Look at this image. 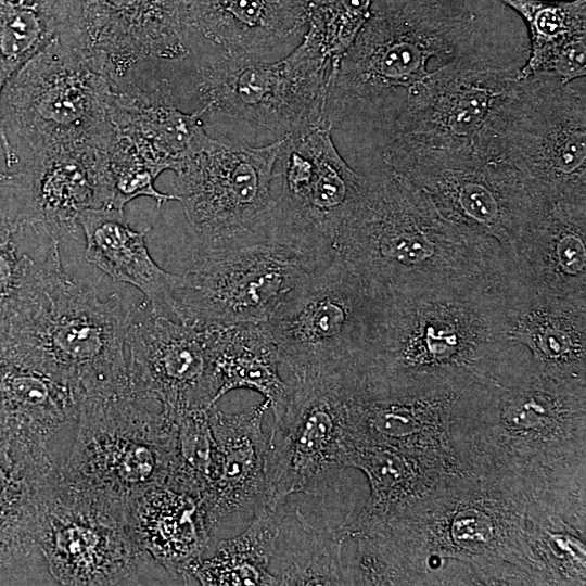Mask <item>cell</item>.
<instances>
[{
    "instance_id": "7402d4cb",
    "label": "cell",
    "mask_w": 586,
    "mask_h": 586,
    "mask_svg": "<svg viewBox=\"0 0 586 586\" xmlns=\"http://www.w3.org/2000/svg\"><path fill=\"white\" fill-rule=\"evenodd\" d=\"M82 397L0 346V446L61 470L74 443Z\"/></svg>"
},
{
    "instance_id": "8992f818",
    "label": "cell",
    "mask_w": 586,
    "mask_h": 586,
    "mask_svg": "<svg viewBox=\"0 0 586 586\" xmlns=\"http://www.w3.org/2000/svg\"><path fill=\"white\" fill-rule=\"evenodd\" d=\"M475 29L474 14L441 0L372 10L332 72L324 107L332 131L357 123L386 130L404 99L433 71L430 64L470 52Z\"/></svg>"
},
{
    "instance_id": "f6af8a7d",
    "label": "cell",
    "mask_w": 586,
    "mask_h": 586,
    "mask_svg": "<svg viewBox=\"0 0 586 586\" xmlns=\"http://www.w3.org/2000/svg\"><path fill=\"white\" fill-rule=\"evenodd\" d=\"M10 178H11V173L0 170V186L2 183L8 182L10 180Z\"/></svg>"
},
{
    "instance_id": "9a60e30c",
    "label": "cell",
    "mask_w": 586,
    "mask_h": 586,
    "mask_svg": "<svg viewBox=\"0 0 586 586\" xmlns=\"http://www.w3.org/2000/svg\"><path fill=\"white\" fill-rule=\"evenodd\" d=\"M518 71L471 51L433 69L402 102L386 128L383 151L481 152Z\"/></svg>"
},
{
    "instance_id": "277c9868",
    "label": "cell",
    "mask_w": 586,
    "mask_h": 586,
    "mask_svg": "<svg viewBox=\"0 0 586 586\" xmlns=\"http://www.w3.org/2000/svg\"><path fill=\"white\" fill-rule=\"evenodd\" d=\"M333 62L304 40L270 62L188 51L176 60L141 65L140 92L181 111L198 112L207 127L233 130L234 141L267 136L278 141L327 122L324 107Z\"/></svg>"
},
{
    "instance_id": "8fae6325",
    "label": "cell",
    "mask_w": 586,
    "mask_h": 586,
    "mask_svg": "<svg viewBox=\"0 0 586 586\" xmlns=\"http://www.w3.org/2000/svg\"><path fill=\"white\" fill-rule=\"evenodd\" d=\"M332 255L276 226L262 239L193 246L176 294L179 320L202 326L266 321Z\"/></svg>"
},
{
    "instance_id": "cb8c5ba5",
    "label": "cell",
    "mask_w": 586,
    "mask_h": 586,
    "mask_svg": "<svg viewBox=\"0 0 586 586\" xmlns=\"http://www.w3.org/2000/svg\"><path fill=\"white\" fill-rule=\"evenodd\" d=\"M268 409L264 400L233 413L221 411L217 404L208 409L216 471L201 502L212 545L230 518L249 515L252 520L265 505L268 435L263 430V417Z\"/></svg>"
},
{
    "instance_id": "f35d334b",
    "label": "cell",
    "mask_w": 586,
    "mask_h": 586,
    "mask_svg": "<svg viewBox=\"0 0 586 586\" xmlns=\"http://www.w3.org/2000/svg\"><path fill=\"white\" fill-rule=\"evenodd\" d=\"M527 25L530 54L518 78L545 72L571 41L586 37V0H498Z\"/></svg>"
},
{
    "instance_id": "ffe728a7",
    "label": "cell",
    "mask_w": 586,
    "mask_h": 586,
    "mask_svg": "<svg viewBox=\"0 0 586 586\" xmlns=\"http://www.w3.org/2000/svg\"><path fill=\"white\" fill-rule=\"evenodd\" d=\"M126 357L131 388L179 416L217 404L208 326L130 308Z\"/></svg>"
},
{
    "instance_id": "d4e9b609",
    "label": "cell",
    "mask_w": 586,
    "mask_h": 586,
    "mask_svg": "<svg viewBox=\"0 0 586 586\" xmlns=\"http://www.w3.org/2000/svg\"><path fill=\"white\" fill-rule=\"evenodd\" d=\"M505 304L508 339L524 346L538 369L557 379L586 381V296L537 290L513 268Z\"/></svg>"
},
{
    "instance_id": "484cf974",
    "label": "cell",
    "mask_w": 586,
    "mask_h": 586,
    "mask_svg": "<svg viewBox=\"0 0 586 586\" xmlns=\"http://www.w3.org/2000/svg\"><path fill=\"white\" fill-rule=\"evenodd\" d=\"M106 144L56 146L18 163L16 188L60 242L80 229V213L107 205Z\"/></svg>"
},
{
    "instance_id": "f546056e",
    "label": "cell",
    "mask_w": 586,
    "mask_h": 586,
    "mask_svg": "<svg viewBox=\"0 0 586 586\" xmlns=\"http://www.w3.org/2000/svg\"><path fill=\"white\" fill-rule=\"evenodd\" d=\"M78 225L89 264L114 281L137 288L155 315L180 321L176 294L181 275L164 270L150 255L145 237L151 228L137 231L124 211L106 206L84 211Z\"/></svg>"
},
{
    "instance_id": "e0dca14e",
    "label": "cell",
    "mask_w": 586,
    "mask_h": 586,
    "mask_svg": "<svg viewBox=\"0 0 586 586\" xmlns=\"http://www.w3.org/2000/svg\"><path fill=\"white\" fill-rule=\"evenodd\" d=\"M349 371L294 381L283 415L268 435L266 501L272 509L295 494L320 497L340 485L347 440Z\"/></svg>"
},
{
    "instance_id": "603a6c76",
    "label": "cell",
    "mask_w": 586,
    "mask_h": 586,
    "mask_svg": "<svg viewBox=\"0 0 586 586\" xmlns=\"http://www.w3.org/2000/svg\"><path fill=\"white\" fill-rule=\"evenodd\" d=\"M188 51L270 62L289 54L307 25V0H178Z\"/></svg>"
},
{
    "instance_id": "ac0fdd59",
    "label": "cell",
    "mask_w": 586,
    "mask_h": 586,
    "mask_svg": "<svg viewBox=\"0 0 586 586\" xmlns=\"http://www.w3.org/2000/svg\"><path fill=\"white\" fill-rule=\"evenodd\" d=\"M58 38L115 84L136 66L188 53L178 0H58Z\"/></svg>"
},
{
    "instance_id": "5b68a950",
    "label": "cell",
    "mask_w": 586,
    "mask_h": 586,
    "mask_svg": "<svg viewBox=\"0 0 586 586\" xmlns=\"http://www.w3.org/2000/svg\"><path fill=\"white\" fill-rule=\"evenodd\" d=\"M528 498L471 474H451L374 534L397 551L419 585H539L528 548ZM365 535V534H364Z\"/></svg>"
},
{
    "instance_id": "8d00e7d4",
    "label": "cell",
    "mask_w": 586,
    "mask_h": 586,
    "mask_svg": "<svg viewBox=\"0 0 586 586\" xmlns=\"http://www.w3.org/2000/svg\"><path fill=\"white\" fill-rule=\"evenodd\" d=\"M527 540L542 586L586 584V534L557 512L531 504Z\"/></svg>"
},
{
    "instance_id": "74e56055",
    "label": "cell",
    "mask_w": 586,
    "mask_h": 586,
    "mask_svg": "<svg viewBox=\"0 0 586 586\" xmlns=\"http://www.w3.org/2000/svg\"><path fill=\"white\" fill-rule=\"evenodd\" d=\"M58 0H0V95L7 81L58 37ZM0 145L7 143L0 124Z\"/></svg>"
},
{
    "instance_id": "1f68e13d",
    "label": "cell",
    "mask_w": 586,
    "mask_h": 586,
    "mask_svg": "<svg viewBox=\"0 0 586 586\" xmlns=\"http://www.w3.org/2000/svg\"><path fill=\"white\" fill-rule=\"evenodd\" d=\"M128 518L140 546L177 584L187 585L188 566L212 545L201 500L157 485L130 504Z\"/></svg>"
},
{
    "instance_id": "83f0119b",
    "label": "cell",
    "mask_w": 586,
    "mask_h": 586,
    "mask_svg": "<svg viewBox=\"0 0 586 586\" xmlns=\"http://www.w3.org/2000/svg\"><path fill=\"white\" fill-rule=\"evenodd\" d=\"M343 461L347 468L364 472L370 486L364 507L343 526L345 534L379 532L441 480L463 473L453 454L412 451L366 443L347 442Z\"/></svg>"
},
{
    "instance_id": "6da1fadb",
    "label": "cell",
    "mask_w": 586,
    "mask_h": 586,
    "mask_svg": "<svg viewBox=\"0 0 586 586\" xmlns=\"http://www.w3.org/2000/svg\"><path fill=\"white\" fill-rule=\"evenodd\" d=\"M463 473L524 494L586 530V381L561 380L531 357L497 383H472L450 413Z\"/></svg>"
},
{
    "instance_id": "7bdbcfd3",
    "label": "cell",
    "mask_w": 586,
    "mask_h": 586,
    "mask_svg": "<svg viewBox=\"0 0 586 586\" xmlns=\"http://www.w3.org/2000/svg\"><path fill=\"white\" fill-rule=\"evenodd\" d=\"M105 174L109 193L106 207L124 211L129 202L142 196L153 199L158 209L169 201H177L174 193H164L155 188L160 174L113 126L105 149Z\"/></svg>"
},
{
    "instance_id": "7a4b0ae2",
    "label": "cell",
    "mask_w": 586,
    "mask_h": 586,
    "mask_svg": "<svg viewBox=\"0 0 586 586\" xmlns=\"http://www.w3.org/2000/svg\"><path fill=\"white\" fill-rule=\"evenodd\" d=\"M510 272L379 296L358 364L360 375L383 384L432 379L497 383L530 356L507 334L505 285Z\"/></svg>"
},
{
    "instance_id": "52a82bcc",
    "label": "cell",
    "mask_w": 586,
    "mask_h": 586,
    "mask_svg": "<svg viewBox=\"0 0 586 586\" xmlns=\"http://www.w3.org/2000/svg\"><path fill=\"white\" fill-rule=\"evenodd\" d=\"M130 308L118 294L101 298L93 283L68 276L33 316L13 324L0 345L87 397L131 390L126 335Z\"/></svg>"
},
{
    "instance_id": "4fadbf2b",
    "label": "cell",
    "mask_w": 586,
    "mask_h": 586,
    "mask_svg": "<svg viewBox=\"0 0 586 586\" xmlns=\"http://www.w3.org/2000/svg\"><path fill=\"white\" fill-rule=\"evenodd\" d=\"M379 296L334 254L265 321L294 381L351 370L368 344Z\"/></svg>"
},
{
    "instance_id": "ba28073f",
    "label": "cell",
    "mask_w": 586,
    "mask_h": 586,
    "mask_svg": "<svg viewBox=\"0 0 586 586\" xmlns=\"http://www.w3.org/2000/svg\"><path fill=\"white\" fill-rule=\"evenodd\" d=\"M482 152L510 165L536 203H586L585 91L549 74L518 78Z\"/></svg>"
},
{
    "instance_id": "f1b7e54d",
    "label": "cell",
    "mask_w": 586,
    "mask_h": 586,
    "mask_svg": "<svg viewBox=\"0 0 586 586\" xmlns=\"http://www.w3.org/2000/svg\"><path fill=\"white\" fill-rule=\"evenodd\" d=\"M510 259L537 290L586 296V203L534 202Z\"/></svg>"
},
{
    "instance_id": "44dd1931",
    "label": "cell",
    "mask_w": 586,
    "mask_h": 586,
    "mask_svg": "<svg viewBox=\"0 0 586 586\" xmlns=\"http://www.w3.org/2000/svg\"><path fill=\"white\" fill-rule=\"evenodd\" d=\"M470 385L438 379L381 384L367 381L355 371L346 390V443L455 455L450 413L459 395Z\"/></svg>"
},
{
    "instance_id": "ee69618b",
    "label": "cell",
    "mask_w": 586,
    "mask_h": 586,
    "mask_svg": "<svg viewBox=\"0 0 586 586\" xmlns=\"http://www.w3.org/2000/svg\"><path fill=\"white\" fill-rule=\"evenodd\" d=\"M542 74H549L563 84L586 75V37L577 38L564 46Z\"/></svg>"
},
{
    "instance_id": "9c48e42d",
    "label": "cell",
    "mask_w": 586,
    "mask_h": 586,
    "mask_svg": "<svg viewBox=\"0 0 586 586\" xmlns=\"http://www.w3.org/2000/svg\"><path fill=\"white\" fill-rule=\"evenodd\" d=\"M111 98L107 78L54 38L1 91L7 166L56 146L107 143Z\"/></svg>"
},
{
    "instance_id": "7c38bea8",
    "label": "cell",
    "mask_w": 586,
    "mask_h": 586,
    "mask_svg": "<svg viewBox=\"0 0 586 586\" xmlns=\"http://www.w3.org/2000/svg\"><path fill=\"white\" fill-rule=\"evenodd\" d=\"M38 542L55 585L177 584L138 543L126 507L72 485L60 471L42 487Z\"/></svg>"
},
{
    "instance_id": "5bb4252c",
    "label": "cell",
    "mask_w": 586,
    "mask_h": 586,
    "mask_svg": "<svg viewBox=\"0 0 586 586\" xmlns=\"http://www.w3.org/2000/svg\"><path fill=\"white\" fill-rule=\"evenodd\" d=\"M282 139L263 145L208 135L175 171V192L195 247L214 249L267 237L271 183Z\"/></svg>"
},
{
    "instance_id": "30bf717a",
    "label": "cell",
    "mask_w": 586,
    "mask_h": 586,
    "mask_svg": "<svg viewBox=\"0 0 586 586\" xmlns=\"http://www.w3.org/2000/svg\"><path fill=\"white\" fill-rule=\"evenodd\" d=\"M176 433L177 417L132 388L87 397L60 473L72 485L129 509L145 491L166 483Z\"/></svg>"
},
{
    "instance_id": "2e32d148",
    "label": "cell",
    "mask_w": 586,
    "mask_h": 586,
    "mask_svg": "<svg viewBox=\"0 0 586 586\" xmlns=\"http://www.w3.org/2000/svg\"><path fill=\"white\" fill-rule=\"evenodd\" d=\"M383 167L421 189L449 220L497 241L510 258L534 202L507 163L474 150L383 151Z\"/></svg>"
},
{
    "instance_id": "836d02e7",
    "label": "cell",
    "mask_w": 586,
    "mask_h": 586,
    "mask_svg": "<svg viewBox=\"0 0 586 586\" xmlns=\"http://www.w3.org/2000/svg\"><path fill=\"white\" fill-rule=\"evenodd\" d=\"M216 402L239 388L259 393L272 412L273 421L284 412L292 385L280 375L278 347L266 322L208 326Z\"/></svg>"
},
{
    "instance_id": "3957f363",
    "label": "cell",
    "mask_w": 586,
    "mask_h": 586,
    "mask_svg": "<svg viewBox=\"0 0 586 586\" xmlns=\"http://www.w3.org/2000/svg\"><path fill=\"white\" fill-rule=\"evenodd\" d=\"M332 250L377 295L507 276L500 244L446 218L430 198L383 167L341 225Z\"/></svg>"
},
{
    "instance_id": "4dcf8cb0",
    "label": "cell",
    "mask_w": 586,
    "mask_h": 586,
    "mask_svg": "<svg viewBox=\"0 0 586 586\" xmlns=\"http://www.w3.org/2000/svg\"><path fill=\"white\" fill-rule=\"evenodd\" d=\"M56 472L0 446V584L55 585L38 533L42 487Z\"/></svg>"
},
{
    "instance_id": "d6a6232c",
    "label": "cell",
    "mask_w": 586,
    "mask_h": 586,
    "mask_svg": "<svg viewBox=\"0 0 586 586\" xmlns=\"http://www.w3.org/2000/svg\"><path fill=\"white\" fill-rule=\"evenodd\" d=\"M110 118L113 129L158 174L176 171L208 135L198 112L113 88Z\"/></svg>"
},
{
    "instance_id": "ab89813d",
    "label": "cell",
    "mask_w": 586,
    "mask_h": 586,
    "mask_svg": "<svg viewBox=\"0 0 586 586\" xmlns=\"http://www.w3.org/2000/svg\"><path fill=\"white\" fill-rule=\"evenodd\" d=\"M208 409L200 408L177 417L174 455L165 485L202 500L216 471V444Z\"/></svg>"
},
{
    "instance_id": "4316f807",
    "label": "cell",
    "mask_w": 586,
    "mask_h": 586,
    "mask_svg": "<svg viewBox=\"0 0 586 586\" xmlns=\"http://www.w3.org/2000/svg\"><path fill=\"white\" fill-rule=\"evenodd\" d=\"M9 190L16 206L0 207V336L37 313L67 277L61 242Z\"/></svg>"
},
{
    "instance_id": "d590c367",
    "label": "cell",
    "mask_w": 586,
    "mask_h": 586,
    "mask_svg": "<svg viewBox=\"0 0 586 586\" xmlns=\"http://www.w3.org/2000/svg\"><path fill=\"white\" fill-rule=\"evenodd\" d=\"M342 528L318 526L298 508L285 509L269 565L278 585H345Z\"/></svg>"
},
{
    "instance_id": "60d3db41",
    "label": "cell",
    "mask_w": 586,
    "mask_h": 586,
    "mask_svg": "<svg viewBox=\"0 0 586 586\" xmlns=\"http://www.w3.org/2000/svg\"><path fill=\"white\" fill-rule=\"evenodd\" d=\"M373 0H307L302 40L318 49L334 67L369 18Z\"/></svg>"
},
{
    "instance_id": "e575fe53",
    "label": "cell",
    "mask_w": 586,
    "mask_h": 586,
    "mask_svg": "<svg viewBox=\"0 0 586 586\" xmlns=\"http://www.w3.org/2000/svg\"><path fill=\"white\" fill-rule=\"evenodd\" d=\"M284 511L285 504L259 508L245 530L220 538L188 566L187 585H278L269 565Z\"/></svg>"
},
{
    "instance_id": "d6986e66",
    "label": "cell",
    "mask_w": 586,
    "mask_h": 586,
    "mask_svg": "<svg viewBox=\"0 0 586 586\" xmlns=\"http://www.w3.org/2000/svg\"><path fill=\"white\" fill-rule=\"evenodd\" d=\"M366 176L337 151L328 122L282 139L273 167L271 215L281 226L332 250Z\"/></svg>"
},
{
    "instance_id": "b9f144b4",
    "label": "cell",
    "mask_w": 586,
    "mask_h": 586,
    "mask_svg": "<svg viewBox=\"0 0 586 586\" xmlns=\"http://www.w3.org/2000/svg\"><path fill=\"white\" fill-rule=\"evenodd\" d=\"M345 585L419 586L400 556L381 536L342 532Z\"/></svg>"
}]
</instances>
